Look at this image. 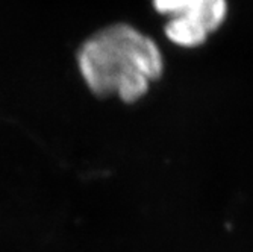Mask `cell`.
<instances>
[{
    "instance_id": "obj_1",
    "label": "cell",
    "mask_w": 253,
    "mask_h": 252,
    "mask_svg": "<svg viewBox=\"0 0 253 252\" xmlns=\"http://www.w3.org/2000/svg\"><path fill=\"white\" fill-rule=\"evenodd\" d=\"M78 67L96 96H117L126 103L141 99L163 73V56L153 40L126 23L91 35L78 50Z\"/></svg>"
},
{
    "instance_id": "obj_2",
    "label": "cell",
    "mask_w": 253,
    "mask_h": 252,
    "mask_svg": "<svg viewBox=\"0 0 253 252\" xmlns=\"http://www.w3.org/2000/svg\"><path fill=\"white\" fill-rule=\"evenodd\" d=\"M155 9L170 15L166 35L183 48H196L218 29L227 12L226 0H153Z\"/></svg>"
}]
</instances>
